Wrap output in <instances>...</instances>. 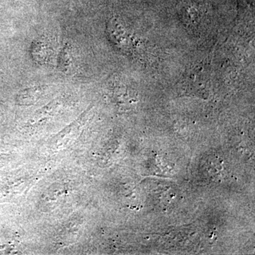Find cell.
Segmentation results:
<instances>
[{"instance_id":"cell-1","label":"cell","mask_w":255,"mask_h":255,"mask_svg":"<svg viewBox=\"0 0 255 255\" xmlns=\"http://www.w3.org/2000/svg\"><path fill=\"white\" fill-rule=\"evenodd\" d=\"M107 31L110 40L117 47L122 50H128L131 48V39L127 29L116 19L108 23Z\"/></svg>"},{"instance_id":"cell-2","label":"cell","mask_w":255,"mask_h":255,"mask_svg":"<svg viewBox=\"0 0 255 255\" xmlns=\"http://www.w3.org/2000/svg\"><path fill=\"white\" fill-rule=\"evenodd\" d=\"M71 65V57L70 49L68 46H65L60 53L59 62H58V70L63 73L68 71Z\"/></svg>"}]
</instances>
